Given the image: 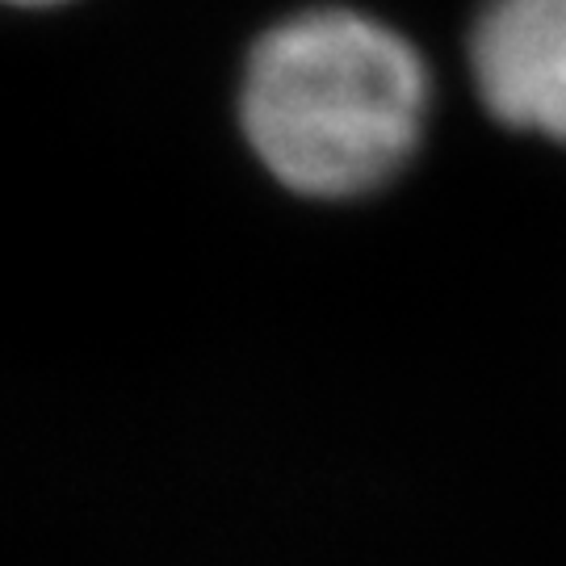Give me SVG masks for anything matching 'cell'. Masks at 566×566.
Wrapping results in <instances>:
<instances>
[{
    "instance_id": "1",
    "label": "cell",
    "mask_w": 566,
    "mask_h": 566,
    "mask_svg": "<svg viewBox=\"0 0 566 566\" xmlns=\"http://www.w3.org/2000/svg\"><path fill=\"white\" fill-rule=\"evenodd\" d=\"M428 76L382 21L324 9L269 30L243 76V135L306 198H353L390 181L420 143Z\"/></svg>"
},
{
    "instance_id": "2",
    "label": "cell",
    "mask_w": 566,
    "mask_h": 566,
    "mask_svg": "<svg viewBox=\"0 0 566 566\" xmlns=\"http://www.w3.org/2000/svg\"><path fill=\"white\" fill-rule=\"evenodd\" d=\"M470 67L504 126L566 143V0H491L470 39Z\"/></svg>"
},
{
    "instance_id": "3",
    "label": "cell",
    "mask_w": 566,
    "mask_h": 566,
    "mask_svg": "<svg viewBox=\"0 0 566 566\" xmlns=\"http://www.w3.org/2000/svg\"><path fill=\"white\" fill-rule=\"evenodd\" d=\"M9 4H55V0H9Z\"/></svg>"
}]
</instances>
